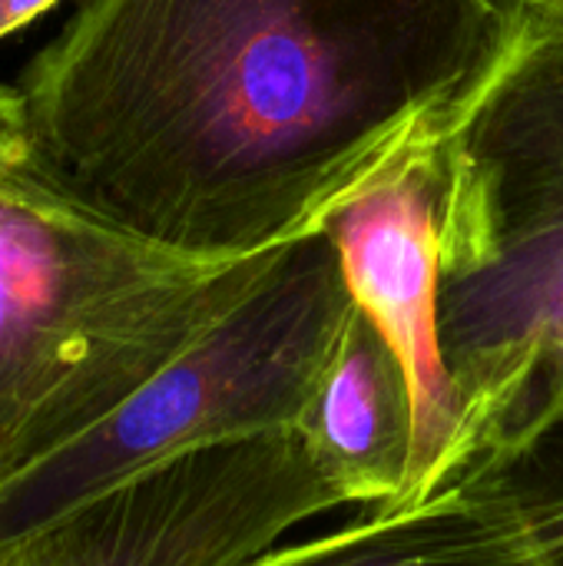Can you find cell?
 <instances>
[{
    "label": "cell",
    "instance_id": "cell-1",
    "mask_svg": "<svg viewBox=\"0 0 563 566\" xmlns=\"http://www.w3.org/2000/svg\"><path fill=\"white\" fill-rule=\"evenodd\" d=\"M518 0H76L17 96L33 172L149 245L239 262L438 153Z\"/></svg>",
    "mask_w": 563,
    "mask_h": 566
},
{
    "label": "cell",
    "instance_id": "cell-3",
    "mask_svg": "<svg viewBox=\"0 0 563 566\" xmlns=\"http://www.w3.org/2000/svg\"><path fill=\"white\" fill-rule=\"evenodd\" d=\"M438 179V332L471 458L563 368V20L524 17L441 143Z\"/></svg>",
    "mask_w": 563,
    "mask_h": 566
},
{
    "label": "cell",
    "instance_id": "cell-4",
    "mask_svg": "<svg viewBox=\"0 0 563 566\" xmlns=\"http://www.w3.org/2000/svg\"><path fill=\"white\" fill-rule=\"evenodd\" d=\"M352 315L329 232L265 252L249 285L139 395L0 491V544L173 458L295 431Z\"/></svg>",
    "mask_w": 563,
    "mask_h": 566
},
{
    "label": "cell",
    "instance_id": "cell-2",
    "mask_svg": "<svg viewBox=\"0 0 563 566\" xmlns=\"http://www.w3.org/2000/svg\"><path fill=\"white\" fill-rule=\"evenodd\" d=\"M262 255L202 262L106 226L33 172L20 119L0 139V491L139 395Z\"/></svg>",
    "mask_w": 563,
    "mask_h": 566
},
{
    "label": "cell",
    "instance_id": "cell-5",
    "mask_svg": "<svg viewBox=\"0 0 563 566\" xmlns=\"http://www.w3.org/2000/svg\"><path fill=\"white\" fill-rule=\"evenodd\" d=\"M342 504L299 431H279L149 468L3 541L0 566H252Z\"/></svg>",
    "mask_w": 563,
    "mask_h": 566
},
{
    "label": "cell",
    "instance_id": "cell-12",
    "mask_svg": "<svg viewBox=\"0 0 563 566\" xmlns=\"http://www.w3.org/2000/svg\"><path fill=\"white\" fill-rule=\"evenodd\" d=\"M524 17L538 20H563V0H518Z\"/></svg>",
    "mask_w": 563,
    "mask_h": 566
},
{
    "label": "cell",
    "instance_id": "cell-6",
    "mask_svg": "<svg viewBox=\"0 0 563 566\" xmlns=\"http://www.w3.org/2000/svg\"><path fill=\"white\" fill-rule=\"evenodd\" d=\"M325 232L355 308L402 358L415 395V464L408 494L425 497L468 461V428L438 332L441 179L438 153L418 156L345 202ZM398 504V501H395Z\"/></svg>",
    "mask_w": 563,
    "mask_h": 566
},
{
    "label": "cell",
    "instance_id": "cell-13",
    "mask_svg": "<svg viewBox=\"0 0 563 566\" xmlns=\"http://www.w3.org/2000/svg\"><path fill=\"white\" fill-rule=\"evenodd\" d=\"M554 401H563V368H561V375H557V378L541 391V398H538L534 405H528L524 411H518L511 421H518V418H524V415H531V411H538V408H544V405H554ZM511 421H504V424H511ZM504 424H501V428H504ZM491 434H494V431H491ZM475 451H478V448H475Z\"/></svg>",
    "mask_w": 563,
    "mask_h": 566
},
{
    "label": "cell",
    "instance_id": "cell-10",
    "mask_svg": "<svg viewBox=\"0 0 563 566\" xmlns=\"http://www.w3.org/2000/svg\"><path fill=\"white\" fill-rule=\"evenodd\" d=\"M53 3L56 0H0V40L20 27H27L33 17H40Z\"/></svg>",
    "mask_w": 563,
    "mask_h": 566
},
{
    "label": "cell",
    "instance_id": "cell-8",
    "mask_svg": "<svg viewBox=\"0 0 563 566\" xmlns=\"http://www.w3.org/2000/svg\"><path fill=\"white\" fill-rule=\"evenodd\" d=\"M252 566H534L504 511L468 478L372 507L315 541L282 544Z\"/></svg>",
    "mask_w": 563,
    "mask_h": 566
},
{
    "label": "cell",
    "instance_id": "cell-11",
    "mask_svg": "<svg viewBox=\"0 0 563 566\" xmlns=\"http://www.w3.org/2000/svg\"><path fill=\"white\" fill-rule=\"evenodd\" d=\"M20 126V96L17 86H3L0 83V139Z\"/></svg>",
    "mask_w": 563,
    "mask_h": 566
},
{
    "label": "cell",
    "instance_id": "cell-9",
    "mask_svg": "<svg viewBox=\"0 0 563 566\" xmlns=\"http://www.w3.org/2000/svg\"><path fill=\"white\" fill-rule=\"evenodd\" d=\"M458 474L504 511L534 566H563V401L488 434Z\"/></svg>",
    "mask_w": 563,
    "mask_h": 566
},
{
    "label": "cell",
    "instance_id": "cell-7",
    "mask_svg": "<svg viewBox=\"0 0 563 566\" xmlns=\"http://www.w3.org/2000/svg\"><path fill=\"white\" fill-rule=\"evenodd\" d=\"M295 431L348 504L385 507L408 494L415 464L411 381L395 348L358 308Z\"/></svg>",
    "mask_w": 563,
    "mask_h": 566
}]
</instances>
